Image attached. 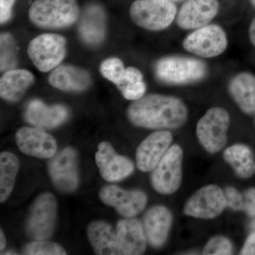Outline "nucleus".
Instances as JSON below:
<instances>
[{
  "label": "nucleus",
  "mask_w": 255,
  "mask_h": 255,
  "mask_svg": "<svg viewBox=\"0 0 255 255\" xmlns=\"http://www.w3.org/2000/svg\"><path fill=\"white\" fill-rule=\"evenodd\" d=\"M173 136L167 130H158L144 139L136 150L137 167L141 172H152L167 152Z\"/></svg>",
  "instance_id": "ddd939ff"
},
{
  "label": "nucleus",
  "mask_w": 255,
  "mask_h": 255,
  "mask_svg": "<svg viewBox=\"0 0 255 255\" xmlns=\"http://www.w3.org/2000/svg\"><path fill=\"white\" fill-rule=\"evenodd\" d=\"M68 117V110L64 106L48 107L39 100L32 101L26 112V119L28 123L43 129L58 127Z\"/></svg>",
  "instance_id": "6ab92c4d"
},
{
  "label": "nucleus",
  "mask_w": 255,
  "mask_h": 255,
  "mask_svg": "<svg viewBox=\"0 0 255 255\" xmlns=\"http://www.w3.org/2000/svg\"><path fill=\"white\" fill-rule=\"evenodd\" d=\"M14 2L15 0H0V20L1 23L9 20Z\"/></svg>",
  "instance_id": "f704fd0d"
},
{
  "label": "nucleus",
  "mask_w": 255,
  "mask_h": 255,
  "mask_svg": "<svg viewBox=\"0 0 255 255\" xmlns=\"http://www.w3.org/2000/svg\"><path fill=\"white\" fill-rule=\"evenodd\" d=\"M145 91L146 85L143 81L137 82L121 90L124 98L132 101L140 100L145 95Z\"/></svg>",
  "instance_id": "2f4dec72"
},
{
  "label": "nucleus",
  "mask_w": 255,
  "mask_h": 255,
  "mask_svg": "<svg viewBox=\"0 0 255 255\" xmlns=\"http://www.w3.org/2000/svg\"><path fill=\"white\" fill-rule=\"evenodd\" d=\"M177 9L169 0H137L130 8L133 22L149 31H162L177 17Z\"/></svg>",
  "instance_id": "20e7f679"
},
{
  "label": "nucleus",
  "mask_w": 255,
  "mask_h": 255,
  "mask_svg": "<svg viewBox=\"0 0 255 255\" xmlns=\"http://www.w3.org/2000/svg\"><path fill=\"white\" fill-rule=\"evenodd\" d=\"M249 37L252 44L255 47V17L253 18L249 28Z\"/></svg>",
  "instance_id": "e433bc0d"
},
{
  "label": "nucleus",
  "mask_w": 255,
  "mask_h": 255,
  "mask_svg": "<svg viewBox=\"0 0 255 255\" xmlns=\"http://www.w3.org/2000/svg\"><path fill=\"white\" fill-rule=\"evenodd\" d=\"M95 160L101 175L107 182L122 180L129 177L134 171L132 161L117 153L113 146L108 142L99 144Z\"/></svg>",
  "instance_id": "4468645a"
},
{
  "label": "nucleus",
  "mask_w": 255,
  "mask_h": 255,
  "mask_svg": "<svg viewBox=\"0 0 255 255\" xmlns=\"http://www.w3.org/2000/svg\"><path fill=\"white\" fill-rule=\"evenodd\" d=\"M228 91L243 113L255 114V75L248 72L235 75L228 84Z\"/></svg>",
  "instance_id": "aec40b11"
},
{
  "label": "nucleus",
  "mask_w": 255,
  "mask_h": 255,
  "mask_svg": "<svg viewBox=\"0 0 255 255\" xmlns=\"http://www.w3.org/2000/svg\"><path fill=\"white\" fill-rule=\"evenodd\" d=\"M79 32L83 41L97 45L103 41L105 34V14L100 6H88L82 14Z\"/></svg>",
  "instance_id": "5701e85b"
},
{
  "label": "nucleus",
  "mask_w": 255,
  "mask_h": 255,
  "mask_svg": "<svg viewBox=\"0 0 255 255\" xmlns=\"http://www.w3.org/2000/svg\"><path fill=\"white\" fill-rule=\"evenodd\" d=\"M142 79H143V75H142L140 70L134 68V67H129V68L126 69V73L123 80L117 85V87L121 90L124 87L143 81Z\"/></svg>",
  "instance_id": "473e14b6"
},
{
  "label": "nucleus",
  "mask_w": 255,
  "mask_h": 255,
  "mask_svg": "<svg viewBox=\"0 0 255 255\" xmlns=\"http://www.w3.org/2000/svg\"><path fill=\"white\" fill-rule=\"evenodd\" d=\"M127 115L136 127L169 130L182 127L187 122L189 111L177 97L150 95L134 101L128 109Z\"/></svg>",
  "instance_id": "f257e3e1"
},
{
  "label": "nucleus",
  "mask_w": 255,
  "mask_h": 255,
  "mask_svg": "<svg viewBox=\"0 0 255 255\" xmlns=\"http://www.w3.org/2000/svg\"><path fill=\"white\" fill-rule=\"evenodd\" d=\"M233 246L228 238L224 236H218L211 238L206 243L202 251L206 255H232Z\"/></svg>",
  "instance_id": "c756f323"
},
{
  "label": "nucleus",
  "mask_w": 255,
  "mask_h": 255,
  "mask_svg": "<svg viewBox=\"0 0 255 255\" xmlns=\"http://www.w3.org/2000/svg\"><path fill=\"white\" fill-rule=\"evenodd\" d=\"M158 80L169 85H182L201 81L207 75L208 68L202 60L191 57H164L155 65Z\"/></svg>",
  "instance_id": "f03ea898"
},
{
  "label": "nucleus",
  "mask_w": 255,
  "mask_h": 255,
  "mask_svg": "<svg viewBox=\"0 0 255 255\" xmlns=\"http://www.w3.org/2000/svg\"><path fill=\"white\" fill-rule=\"evenodd\" d=\"M183 47L199 58H215L226 51L228 47L227 35L219 25H206L186 37L183 41Z\"/></svg>",
  "instance_id": "0eeeda50"
},
{
  "label": "nucleus",
  "mask_w": 255,
  "mask_h": 255,
  "mask_svg": "<svg viewBox=\"0 0 255 255\" xmlns=\"http://www.w3.org/2000/svg\"><path fill=\"white\" fill-rule=\"evenodd\" d=\"M1 46V71L13 70L17 63L18 47L9 33H3L0 39Z\"/></svg>",
  "instance_id": "bb28decb"
},
{
  "label": "nucleus",
  "mask_w": 255,
  "mask_h": 255,
  "mask_svg": "<svg viewBox=\"0 0 255 255\" xmlns=\"http://www.w3.org/2000/svg\"><path fill=\"white\" fill-rule=\"evenodd\" d=\"M252 3H253V4L254 5V6L255 7V0H251Z\"/></svg>",
  "instance_id": "ea45409f"
},
{
  "label": "nucleus",
  "mask_w": 255,
  "mask_h": 255,
  "mask_svg": "<svg viewBox=\"0 0 255 255\" xmlns=\"http://www.w3.org/2000/svg\"><path fill=\"white\" fill-rule=\"evenodd\" d=\"M101 201L124 218H133L145 209L147 195L140 190H125L118 186H105L100 191Z\"/></svg>",
  "instance_id": "9b49d317"
},
{
  "label": "nucleus",
  "mask_w": 255,
  "mask_h": 255,
  "mask_svg": "<svg viewBox=\"0 0 255 255\" xmlns=\"http://www.w3.org/2000/svg\"><path fill=\"white\" fill-rule=\"evenodd\" d=\"M6 247V238L2 230L0 231V251H2Z\"/></svg>",
  "instance_id": "4c0bfd02"
},
{
  "label": "nucleus",
  "mask_w": 255,
  "mask_h": 255,
  "mask_svg": "<svg viewBox=\"0 0 255 255\" xmlns=\"http://www.w3.org/2000/svg\"><path fill=\"white\" fill-rule=\"evenodd\" d=\"M100 71L105 78L117 85L123 80L126 68L122 60L112 58L102 63Z\"/></svg>",
  "instance_id": "c85d7f7f"
},
{
  "label": "nucleus",
  "mask_w": 255,
  "mask_h": 255,
  "mask_svg": "<svg viewBox=\"0 0 255 255\" xmlns=\"http://www.w3.org/2000/svg\"><path fill=\"white\" fill-rule=\"evenodd\" d=\"M48 172L57 189L65 192L75 190L79 183L75 150L72 147H66L60 151L50 161Z\"/></svg>",
  "instance_id": "f8f14e48"
},
{
  "label": "nucleus",
  "mask_w": 255,
  "mask_h": 255,
  "mask_svg": "<svg viewBox=\"0 0 255 255\" xmlns=\"http://www.w3.org/2000/svg\"><path fill=\"white\" fill-rule=\"evenodd\" d=\"M219 11L218 0H187L179 10L176 21L182 29H197L209 24Z\"/></svg>",
  "instance_id": "2eb2a0df"
},
{
  "label": "nucleus",
  "mask_w": 255,
  "mask_h": 255,
  "mask_svg": "<svg viewBox=\"0 0 255 255\" xmlns=\"http://www.w3.org/2000/svg\"><path fill=\"white\" fill-rule=\"evenodd\" d=\"M50 85L63 91L80 92L86 90L91 84L90 74L71 65H60L50 73Z\"/></svg>",
  "instance_id": "412c9836"
},
{
  "label": "nucleus",
  "mask_w": 255,
  "mask_h": 255,
  "mask_svg": "<svg viewBox=\"0 0 255 255\" xmlns=\"http://www.w3.org/2000/svg\"><path fill=\"white\" fill-rule=\"evenodd\" d=\"M79 14L76 0H36L29 9L32 22L46 28L70 26L78 20Z\"/></svg>",
  "instance_id": "7ed1b4c3"
},
{
  "label": "nucleus",
  "mask_w": 255,
  "mask_h": 255,
  "mask_svg": "<svg viewBox=\"0 0 255 255\" xmlns=\"http://www.w3.org/2000/svg\"><path fill=\"white\" fill-rule=\"evenodd\" d=\"M57 201L50 193L38 196L32 204L27 221L26 232L36 241H45L51 236L56 220Z\"/></svg>",
  "instance_id": "6e6552de"
},
{
  "label": "nucleus",
  "mask_w": 255,
  "mask_h": 255,
  "mask_svg": "<svg viewBox=\"0 0 255 255\" xmlns=\"http://www.w3.org/2000/svg\"><path fill=\"white\" fill-rule=\"evenodd\" d=\"M173 222L172 212L164 206H155L146 211L143 216L146 239L152 248L164 246L168 238Z\"/></svg>",
  "instance_id": "f3484780"
},
{
  "label": "nucleus",
  "mask_w": 255,
  "mask_h": 255,
  "mask_svg": "<svg viewBox=\"0 0 255 255\" xmlns=\"http://www.w3.org/2000/svg\"><path fill=\"white\" fill-rule=\"evenodd\" d=\"M66 41L63 36L45 33L33 38L28 47V54L40 71L46 73L56 68L65 57Z\"/></svg>",
  "instance_id": "1a4fd4ad"
},
{
  "label": "nucleus",
  "mask_w": 255,
  "mask_h": 255,
  "mask_svg": "<svg viewBox=\"0 0 255 255\" xmlns=\"http://www.w3.org/2000/svg\"><path fill=\"white\" fill-rule=\"evenodd\" d=\"M223 191L227 207L234 211H243V194L233 187H227Z\"/></svg>",
  "instance_id": "7c9ffc66"
},
{
  "label": "nucleus",
  "mask_w": 255,
  "mask_h": 255,
  "mask_svg": "<svg viewBox=\"0 0 255 255\" xmlns=\"http://www.w3.org/2000/svg\"><path fill=\"white\" fill-rule=\"evenodd\" d=\"M19 169V161L16 155L9 152L0 155V202L9 197L14 188Z\"/></svg>",
  "instance_id": "a878e982"
},
{
  "label": "nucleus",
  "mask_w": 255,
  "mask_h": 255,
  "mask_svg": "<svg viewBox=\"0 0 255 255\" xmlns=\"http://www.w3.org/2000/svg\"><path fill=\"white\" fill-rule=\"evenodd\" d=\"M243 194V211L251 217H255V188L247 189Z\"/></svg>",
  "instance_id": "72a5a7b5"
},
{
  "label": "nucleus",
  "mask_w": 255,
  "mask_h": 255,
  "mask_svg": "<svg viewBox=\"0 0 255 255\" xmlns=\"http://www.w3.org/2000/svg\"><path fill=\"white\" fill-rule=\"evenodd\" d=\"M230 124V114L222 107L209 109L199 119L196 128V136L207 152L216 153L225 147Z\"/></svg>",
  "instance_id": "39448f33"
},
{
  "label": "nucleus",
  "mask_w": 255,
  "mask_h": 255,
  "mask_svg": "<svg viewBox=\"0 0 255 255\" xmlns=\"http://www.w3.org/2000/svg\"><path fill=\"white\" fill-rule=\"evenodd\" d=\"M117 236L122 255L143 254L146 249V239L141 223L133 218L121 220L117 223Z\"/></svg>",
  "instance_id": "a211bd4d"
},
{
  "label": "nucleus",
  "mask_w": 255,
  "mask_h": 255,
  "mask_svg": "<svg viewBox=\"0 0 255 255\" xmlns=\"http://www.w3.org/2000/svg\"><path fill=\"white\" fill-rule=\"evenodd\" d=\"M26 255H65L66 252L58 243L50 241H37L26 245L23 249Z\"/></svg>",
  "instance_id": "cd10ccee"
},
{
  "label": "nucleus",
  "mask_w": 255,
  "mask_h": 255,
  "mask_svg": "<svg viewBox=\"0 0 255 255\" xmlns=\"http://www.w3.org/2000/svg\"><path fill=\"white\" fill-rule=\"evenodd\" d=\"M33 75L26 70L5 72L0 80V95L9 102H16L33 83Z\"/></svg>",
  "instance_id": "393cba45"
},
{
  "label": "nucleus",
  "mask_w": 255,
  "mask_h": 255,
  "mask_svg": "<svg viewBox=\"0 0 255 255\" xmlns=\"http://www.w3.org/2000/svg\"><path fill=\"white\" fill-rule=\"evenodd\" d=\"M223 159L241 179H249L255 174V159L249 146L237 143L223 152Z\"/></svg>",
  "instance_id": "b1692460"
},
{
  "label": "nucleus",
  "mask_w": 255,
  "mask_h": 255,
  "mask_svg": "<svg viewBox=\"0 0 255 255\" xmlns=\"http://www.w3.org/2000/svg\"><path fill=\"white\" fill-rule=\"evenodd\" d=\"M226 205L224 191L216 184H209L196 191L184 204L183 212L199 219H213L222 214Z\"/></svg>",
  "instance_id": "9d476101"
},
{
  "label": "nucleus",
  "mask_w": 255,
  "mask_h": 255,
  "mask_svg": "<svg viewBox=\"0 0 255 255\" xmlns=\"http://www.w3.org/2000/svg\"></svg>",
  "instance_id": "79ce46f5"
},
{
  "label": "nucleus",
  "mask_w": 255,
  "mask_h": 255,
  "mask_svg": "<svg viewBox=\"0 0 255 255\" xmlns=\"http://www.w3.org/2000/svg\"><path fill=\"white\" fill-rule=\"evenodd\" d=\"M171 1H182V0H169Z\"/></svg>",
  "instance_id": "a19ab883"
},
{
  "label": "nucleus",
  "mask_w": 255,
  "mask_h": 255,
  "mask_svg": "<svg viewBox=\"0 0 255 255\" xmlns=\"http://www.w3.org/2000/svg\"><path fill=\"white\" fill-rule=\"evenodd\" d=\"M183 157L180 146H170L151 173V184L157 192L171 195L179 189L182 181Z\"/></svg>",
  "instance_id": "423d86ee"
},
{
  "label": "nucleus",
  "mask_w": 255,
  "mask_h": 255,
  "mask_svg": "<svg viewBox=\"0 0 255 255\" xmlns=\"http://www.w3.org/2000/svg\"><path fill=\"white\" fill-rule=\"evenodd\" d=\"M241 255H255V231L247 238L244 246L241 251Z\"/></svg>",
  "instance_id": "c9c22d12"
},
{
  "label": "nucleus",
  "mask_w": 255,
  "mask_h": 255,
  "mask_svg": "<svg viewBox=\"0 0 255 255\" xmlns=\"http://www.w3.org/2000/svg\"><path fill=\"white\" fill-rule=\"evenodd\" d=\"M252 226H253V229H254L255 231V221L253 223V225H252Z\"/></svg>",
  "instance_id": "58836bf2"
},
{
  "label": "nucleus",
  "mask_w": 255,
  "mask_h": 255,
  "mask_svg": "<svg viewBox=\"0 0 255 255\" xmlns=\"http://www.w3.org/2000/svg\"><path fill=\"white\" fill-rule=\"evenodd\" d=\"M16 142L23 153L38 158L52 157L57 150L54 137L41 128H21L16 132Z\"/></svg>",
  "instance_id": "dca6fc26"
},
{
  "label": "nucleus",
  "mask_w": 255,
  "mask_h": 255,
  "mask_svg": "<svg viewBox=\"0 0 255 255\" xmlns=\"http://www.w3.org/2000/svg\"><path fill=\"white\" fill-rule=\"evenodd\" d=\"M87 238L95 252L100 255H122L117 233L109 223L95 221L87 228Z\"/></svg>",
  "instance_id": "4be33fe9"
}]
</instances>
